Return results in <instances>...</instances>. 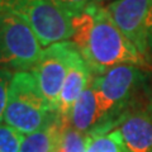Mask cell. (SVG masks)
<instances>
[{
    "mask_svg": "<svg viewBox=\"0 0 152 152\" xmlns=\"http://www.w3.org/2000/svg\"><path fill=\"white\" fill-rule=\"evenodd\" d=\"M71 42L83 56L94 76L119 65L146 66L147 61L117 27L107 7L90 1L72 15Z\"/></svg>",
    "mask_w": 152,
    "mask_h": 152,
    "instance_id": "6da1fadb",
    "label": "cell"
},
{
    "mask_svg": "<svg viewBox=\"0 0 152 152\" xmlns=\"http://www.w3.org/2000/svg\"><path fill=\"white\" fill-rule=\"evenodd\" d=\"M146 79V74L134 65H119L94 76L91 86L96 95L102 122L89 133L113 131L118 118L133 105V100L143 88Z\"/></svg>",
    "mask_w": 152,
    "mask_h": 152,
    "instance_id": "7a4b0ae2",
    "label": "cell"
},
{
    "mask_svg": "<svg viewBox=\"0 0 152 152\" xmlns=\"http://www.w3.org/2000/svg\"><path fill=\"white\" fill-rule=\"evenodd\" d=\"M55 117L31 71L14 72L3 122L26 136L45 128Z\"/></svg>",
    "mask_w": 152,
    "mask_h": 152,
    "instance_id": "3957f363",
    "label": "cell"
},
{
    "mask_svg": "<svg viewBox=\"0 0 152 152\" xmlns=\"http://www.w3.org/2000/svg\"><path fill=\"white\" fill-rule=\"evenodd\" d=\"M0 12L27 23L43 48L74 36L72 15L55 0H0Z\"/></svg>",
    "mask_w": 152,
    "mask_h": 152,
    "instance_id": "277c9868",
    "label": "cell"
},
{
    "mask_svg": "<svg viewBox=\"0 0 152 152\" xmlns=\"http://www.w3.org/2000/svg\"><path fill=\"white\" fill-rule=\"evenodd\" d=\"M38 38L20 18L0 12V69L31 71L42 52Z\"/></svg>",
    "mask_w": 152,
    "mask_h": 152,
    "instance_id": "5b68a950",
    "label": "cell"
},
{
    "mask_svg": "<svg viewBox=\"0 0 152 152\" xmlns=\"http://www.w3.org/2000/svg\"><path fill=\"white\" fill-rule=\"evenodd\" d=\"M105 7L117 27L147 61L152 56V0H113Z\"/></svg>",
    "mask_w": 152,
    "mask_h": 152,
    "instance_id": "8992f818",
    "label": "cell"
},
{
    "mask_svg": "<svg viewBox=\"0 0 152 152\" xmlns=\"http://www.w3.org/2000/svg\"><path fill=\"white\" fill-rule=\"evenodd\" d=\"M72 47L74 43L71 41L58 42L46 47L31 70L48 105L55 113L67 74L69 57Z\"/></svg>",
    "mask_w": 152,
    "mask_h": 152,
    "instance_id": "52a82bcc",
    "label": "cell"
},
{
    "mask_svg": "<svg viewBox=\"0 0 152 152\" xmlns=\"http://www.w3.org/2000/svg\"><path fill=\"white\" fill-rule=\"evenodd\" d=\"M114 129L127 152H152V100L143 108L126 110Z\"/></svg>",
    "mask_w": 152,
    "mask_h": 152,
    "instance_id": "ba28073f",
    "label": "cell"
},
{
    "mask_svg": "<svg viewBox=\"0 0 152 152\" xmlns=\"http://www.w3.org/2000/svg\"><path fill=\"white\" fill-rule=\"evenodd\" d=\"M93 77L94 75L91 70L89 69L88 64L85 62L83 56L74 45L69 57L67 74L57 103V115L64 119H69L74 104L84 93V90L90 85Z\"/></svg>",
    "mask_w": 152,
    "mask_h": 152,
    "instance_id": "9c48e42d",
    "label": "cell"
},
{
    "mask_svg": "<svg viewBox=\"0 0 152 152\" xmlns=\"http://www.w3.org/2000/svg\"><path fill=\"white\" fill-rule=\"evenodd\" d=\"M67 122L75 129L85 133L91 132L100 124L102 118L99 113L96 95L91 86V83L74 104Z\"/></svg>",
    "mask_w": 152,
    "mask_h": 152,
    "instance_id": "30bf717a",
    "label": "cell"
},
{
    "mask_svg": "<svg viewBox=\"0 0 152 152\" xmlns=\"http://www.w3.org/2000/svg\"><path fill=\"white\" fill-rule=\"evenodd\" d=\"M64 119L57 115L45 128L23 136L20 151L19 152H56L58 134Z\"/></svg>",
    "mask_w": 152,
    "mask_h": 152,
    "instance_id": "8fae6325",
    "label": "cell"
},
{
    "mask_svg": "<svg viewBox=\"0 0 152 152\" xmlns=\"http://www.w3.org/2000/svg\"><path fill=\"white\" fill-rule=\"evenodd\" d=\"M88 141L89 133L75 129L67 119H64L58 134V141H57L56 152H85Z\"/></svg>",
    "mask_w": 152,
    "mask_h": 152,
    "instance_id": "7c38bea8",
    "label": "cell"
},
{
    "mask_svg": "<svg viewBox=\"0 0 152 152\" xmlns=\"http://www.w3.org/2000/svg\"><path fill=\"white\" fill-rule=\"evenodd\" d=\"M85 152H127L118 132L113 129L105 133H89Z\"/></svg>",
    "mask_w": 152,
    "mask_h": 152,
    "instance_id": "4fadbf2b",
    "label": "cell"
},
{
    "mask_svg": "<svg viewBox=\"0 0 152 152\" xmlns=\"http://www.w3.org/2000/svg\"><path fill=\"white\" fill-rule=\"evenodd\" d=\"M23 136L7 123H0V152H19Z\"/></svg>",
    "mask_w": 152,
    "mask_h": 152,
    "instance_id": "5bb4252c",
    "label": "cell"
},
{
    "mask_svg": "<svg viewBox=\"0 0 152 152\" xmlns=\"http://www.w3.org/2000/svg\"><path fill=\"white\" fill-rule=\"evenodd\" d=\"M13 77V72L8 70L0 69V123L3 122L4 110H5L7 100H8V91Z\"/></svg>",
    "mask_w": 152,
    "mask_h": 152,
    "instance_id": "9a60e30c",
    "label": "cell"
},
{
    "mask_svg": "<svg viewBox=\"0 0 152 152\" xmlns=\"http://www.w3.org/2000/svg\"><path fill=\"white\" fill-rule=\"evenodd\" d=\"M60 7H62L65 10H67L71 15L81 12L83 9L91 1V0H55Z\"/></svg>",
    "mask_w": 152,
    "mask_h": 152,
    "instance_id": "2e32d148",
    "label": "cell"
},
{
    "mask_svg": "<svg viewBox=\"0 0 152 152\" xmlns=\"http://www.w3.org/2000/svg\"><path fill=\"white\" fill-rule=\"evenodd\" d=\"M91 1H99V3H102V1H104V0H91Z\"/></svg>",
    "mask_w": 152,
    "mask_h": 152,
    "instance_id": "e0dca14e",
    "label": "cell"
}]
</instances>
